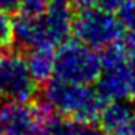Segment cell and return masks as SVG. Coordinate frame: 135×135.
Returning <instances> with one entry per match:
<instances>
[{"label": "cell", "instance_id": "obj_1", "mask_svg": "<svg viewBox=\"0 0 135 135\" xmlns=\"http://www.w3.org/2000/svg\"><path fill=\"white\" fill-rule=\"evenodd\" d=\"M44 102L58 114L82 124L99 122L105 106L97 90L85 84H73L61 79H50L44 88Z\"/></svg>", "mask_w": 135, "mask_h": 135}, {"label": "cell", "instance_id": "obj_2", "mask_svg": "<svg viewBox=\"0 0 135 135\" xmlns=\"http://www.w3.org/2000/svg\"><path fill=\"white\" fill-rule=\"evenodd\" d=\"M53 109L46 102L5 100L0 103V135H52Z\"/></svg>", "mask_w": 135, "mask_h": 135}, {"label": "cell", "instance_id": "obj_3", "mask_svg": "<svg viewBox=\"0 0 135 135\" xmlns=\"http://www.w3.org/2000/svg\"><path fill=\"white\" fill-rule=\"evenodd\" d=\"M78 41L94 50L108 49L123 37V26L118 17L100 8H79L74 15L73 31Z\"/></svg>", "mask_w": 135, "mask_h": 135}, {"label": "cell", "instance_id": "obj_4", "mask_svg": "<svg viewBox=\"0 0 135 135\" xmlns=\"http://www.w3.org/2000/svg\"><path fill=\"white\" fill-rule=\"evenodd\" d=\"M102 68V58L97 52L80 41H64L59 44L55 61L56 79L85 84L90 85L96 82Z\"/></svg>", "mask_w": 135, "mask_h": 135}, {"label": "cell", "instance_id": "obj_5", "mask_svg": "<svg viewBox=\"0 0 135 135\" xmlns=\"http://www.w3.org/2000/svg\"><path fill=\"white\" fill-rule=\"evenodd\" d=\"M102 68L97 78L96 90L105 102L126 100L132 91L131 58L123 44H114L105 49Z\"/></svg>", "mask_w": 135, "mask_h": 135}, {"label": "cell", "instance_id": "obj_6", "mask_svg": "<svg viewBox=\"0 0 135 135\" xmlns=\"http://www.w3.org/2000/svg\"><path fill=\"white\" fill-rule=\"evenodd\" d=\"M37 80L32 78L26 59L11 52L0 56V99L26 102L37 93Z\"/></svg>", "mask_w": 135, "mask_h": 135}, {"label": "cell", "instance_id": "obj_7", "mask_svg": "<svg viewBox=\"0 0 135 135\" xmlns=\"http://www.w3.org/2000/svg\"><path fill=\"white\" fill-rule=\"evenodd\" d=\"M73 5L70 0H50L46 12L41 15L46 43L59 46L67 41L73 31Z\"/></svg>", "mask_w": 135, "mask_h": 135}, {"label": "cell", "instance_id": "obj_8", "mask_svg": "<svg viewBox=\"0 0 135 135\" xmlns=\"http://www.w3.org/2000/svg\"><path fill=\"white\" fill-rule=\"evenodd\" d=\"M25 59L37 84H47L55 76L56 52L53 46H38L29 49V53Z\"/></svg>", "mask_w": 135, "mask_h": 135}, {"label": "cell", "instance_id": "obj_9", "mask_svg": "<svg viewBox=\"0 0 135 135\" xmlns=\"http://www.w3.org/2000/svg\"><path fill=\"white\" fill-rule=\"evenodd\" d=\"M134 117V108L124 100H112L106 102L102 109L99 122L102 129L114 135L122 128H124Z\"/></svg>", "mask_w": 135, "mask_h": 135}, {"label": "cell", "instance_id": "obj_10", "mask_svg": "<svg viewBox=\"0 0 135 135\" xmlns=\"http://www.w3.org/2000/svg\"><path fill=\"white\" fill-rule=\"evenodd\" d=\"M118 18L122 21L123 33H124V43L128 52H135V0H131L118 11Z\"/></svg>", "mask_w": 135, "mask_h": 135}, {"label": "cell", "instance_id": "obj_11", "mask_svg": "<svg viewBox=\"0 0 135 135\" xmlns=\"http://www.w3.org/2000/svg\"><path fill=\"white\" fill-rule=\"evenodd\" d=\"M14 44V20L8 12L0 11V52Z\"/></svg>", "mask_w": 135, "mask_h": 135}, {"label": "cell", "instance_id": "obj_12", "mask_svg": "<svg viewBox=\"0 0 135 135\" xmlns=\"http://www.w3.org/2000/svg\"><path fill=\"white\" fill-rule=\"evenodd\" d=\"M73 2L79 8H100L105 11L115 12V11H120L131 0H73Z\"/></svg>", "mask_w": 135, "mask_h": 135}, {"label": "cell", "instance_id": "obj_13", "mask_svg": "<svg viewBox=\"0 0 135 135\" xmlns=\"http://www.w3.org/2000/svg\"><path fill=\"white\" fill-rule=\"evenodd\" d=\"M50 0H21L18 6V14L26 17H41L49 6Z\"/></svg>", "mask_w": 135, "mask_h": 135}, {"label": "cell", "instance_id": "obj_14", "mask_svg": "<svg viewBox=\"0 0 135 135\" xmlns=\"http://www.w3.org/2000/svg\"><path fill=\"white\" fill-rule=\"evenodd\" d=\"M74 135H111V134L103 131V129L94 128L93 124H79Z\"/></svg>", "mask_w": 135, "mask_h": 135}, {"label": "cell", "instance_id": "obj_15", "mask_svg": "<svg viewBox=\"0 0 135 135\" xmlns=\"http://www.w3.org/2000/svg\"><path fill=\"white\" fill-rule=\"evenodd\" d=\"M21 3V0H0V11L3 12H12V11H17Z\"/></svg>", "mask_w": 135, "mask_h": 135}, {"label": "cell", "instance_id": "obj_16", "mask_svg": "<svg viewBox=\"0 0 135 135\" xmlns=\"http://www.w3.org/2000/svg\"><path fill=\"white\" fill-rule=\"evenodd\" d=\"M114 135H135V108H134V117H132V120L124 128L120 129L118 132H115Z\"/></svg>", "mask_w": 135, "mask_h": 135}, {"label": "cell", "instance_id": "obj_17", "mask_svg": "<svg viewBox=\"0 0 135 135\" xmlns=\"http://www.w3.org/2000/svg\"><path fill=\"white\" fill-rule=\"evenodd\" d=\"M131 58V70H132V91L131 96L135 99V52H128Z\"/></svg>", "mask_w": 135, "mask_h": 135}]
</instances>
